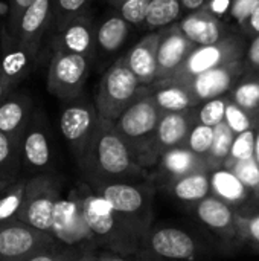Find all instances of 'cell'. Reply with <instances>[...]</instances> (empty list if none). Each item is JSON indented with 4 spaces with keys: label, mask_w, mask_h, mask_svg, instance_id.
<instances>
[{
    "label": "cell",
    "mask_w": 259,
    "mask_h": 261,
    "mask_svg": "<svg viewBox=\"0 0 259 261\" xmlns=\"http://www.w3.org/2000/svg\"><path fill=\"white\" fill-rule=\"evenodd\" d=\"M85 182H139L150 177L147 168L134 159L127 142L116 128L114 121L99 118L92 144L78 165Z\"/></svg>",
    "instance_id": "6da1fadb"
},
{
    "label": "cell",
    "mask_w": 259,
    "mask_h": 261,
    "mask_svg": "<svg viewBox=\"0 0 259 261\" xmlns=\"http://www.w3.org/2000/svg\"><path fill=\"white\" fill-rule=\"evenodd\" d=\"M60 245L50 232L14 220L0 226V261H26Z\"/></svg>",
    "instance_id": "30bf717a"
},
{
    "label": "cell",
    "mask_w": 259,
    "mask_h": 261,
    "mask_svg": "<svg viewBox=\"0 0 259 261\" xmlns=\"http://www.w3.org/2000/svg\"><path fill=\"white\" fill-rule=\"evenodd\" d=\"M211 194L229 205L237 214L249 216L259 211L258 199L226 167L211 171Z\"/></svg>",
    "instance_id": "2e32d148"
},
{
    "label": "cell",
    "mask_w": 259,
    "mask_h": 261,
    "mask_svg": "<svg viewBox=\"0 0 259 261\" xmlns=\"http://www.w3.org/2000/svg\"><path fill=\"white\" fill-rule=\"evenodd\" d=\"M84 219L99 249L118 252L124 257L137 254L147 237L136 225L121 216L113 206L92 190L87 182L76 185Z\"/></svg>",
    "instance_id": "7a4b0ae2"
},
{
    "label": "cell",
    "mask_w": 259,
    "mask_h": 261,
    "mask_svg": "<svg viewBox=\"0 0 259 261\" xmlns=\"http://www.w3.org/2000/svg\"><path fill=\"white\" fill-rule=\"evenodd\" d=\"M238 242L247 243L259 251V211L255 214H237Z\"/></svg>",
    "instance_id": "ab89813d"
},
{
    "label": "cell",
    "mask_w": 259,
    "mask_h": 261,
    "mask_svg": "<svg viewBox=\"0 0 259 261\" xmlns=\"http://www.w3.org/2000/svg\"><path fill=\"white\" fill-rule=\"evenodd\" d=\"M243 75L244 64L241 60L203 72L189 80L188 83H185V86L188 87V90L191 92L192 98L198 106L205 101L229 95V92L234 89V86Z\"/></svg>",
    "instance_id": "9a60e30c"
},
{
    "label": "cell",
    "mask_w": 259,
    "mask_h": 261,
    "mask_svg": "<svg viewBox=\"0 0 259 261\" xmlns=\"http://www.w3.org/2000/svg\"><path fill=\"white\" fill-rule=\"evenodd\" d=\"M258 3L259 0H229V12L241 24Z\"/></svg>",
    "instance_id": "ee69618b"
},
{
    "label": "cell",
    "mask_w": 259,
    "mask_h": 261,
    "mask_svg": "<svg viewBox=\"0 0 259 261\" xmlns=\"http://www.w3.org/2000/svg\"><path fill=\"white\" fill-rule=\"evenodd\" d=\"M99 248L98 246H95V245H90V246H87L84 251H82V254L79 255V258L76 261H98V254H99Z\"/></svg>",
    "instance_id": "bcb514c9"
},
{
    "label": "cell",
    "mask_w": 259,
    "mask_h": 261,
    "mask_svg": "<svg viewBox=\"0 0 259 261\" xmlns=\"http://www.w3.org/2000/svg\"><path fill=\"white\" fill-rule=\"evenodd\" d=\"M90 246V245H87ZM87 246H64L56 245L47 251H43L26 261H76Z\"/></svg>",
    "instance_id": "60d3db41"
},
{
    "label": "cell",
    "mask_w": 259,
    "mask_h": 261,
    "mask_svg": "<svg viewBox=\"0 0 259 261\" xmlns=\"http://www.w3.org/2000/svg\"><path fill=\"white\" fill-rule=\"evenodd\" d=\"M192 210L197 219L224 243L234 245L238 242L237 213L229 205L211 194Z\"/></svg>",
    "instance_id": "7402d4cb"
},
{
    "label": "cell",
    "mask_w": 259,
    "mask_h": 261,
    "mask_svg": "<svg viewBox=\"0 0 259 261\" xmlns=\"http://www.w3.org/2000/svg\"><path fill=\"white\" fill-rule=\"evenodd\" d=\"M229 98L249 115L259 119V76L244 73L229 92Z\"/></svg>",
    "instance_id": "f1b7e54d"
},
{
    "label": "cell",
    "mask_w": 259,
    "mask_h": 261,
    "mask_svg": "<svg viewBox=\"0 0 259 261\" xmlns=\"http://www.w3.org/2000/svg\"><path fill=\"white\" fill-rule=\"evenodd\" d=\"M246 37L241 32H232L229 37L223 38L218 43L208 44V46H197L183 64L172 73L169 81L185 84L194 76L208 72L211 69L241 61L246 54ZM165 81V80H163Z\"/></svg>",
    "instance_id": "52a82bcc"
},
{
    "label": "cell",
    "mask_w": 259,
    "mask_h": 261,
    "mask_svg": "<svg viewBox=\"0 0 259 261\" xmlns=\"http://www.w3.org/2000/svg\"><path fill=\"white\" fill-rule=\"evenodd\" d=\"M234 141H235V133L229 128V125L224 121L217 127H214V141L209 154L206 158V165L209 171L224 167V162L231 154Z\"/></svg>",
    "instance_id": "4dcf8cb0"
},
{
    "label": "cell",
    "mask_w": 259,
    "mask_h": 261,
    "mask_svg": "<svg viewBox=\"0 0 259 261\" xmlns=\"http://www.w3.org/2000/svg\"><path fill=\"white\" fill-rule=\"evenodd\" d=\"M160 118L162 112L153 99L151 87L143 86L136 101L114 121L134 159L147 170L154 168L153 144Z\"/></svg>",
    "instance_id": "3957f363"
},
{
    "label": "cell",
    "mask_w": 259,
    "mask_h": 261,
    "mask_svg": "<svg viewBox=\"0 0 259 261\" xmlns=\"http://www.w3.org/2000/svg\"><path fill=\"white\" fill-rule=\"evenodd\" d=\"M160 31L151 32L136 43L119 60L131 70L142 86H153L157 80V47Z\"/></svg>",
    "instance_id": "d4e9b609"
},
{
    "label": "cell",
    "mask_w": 259,
    "mask_h": 261,
    "mask_svg": "<svg viewBox=\"0 0 259 261\" xmlns=\"http://www.w3.org/2000/svg\"><path fill=\"white\" fill-rule=\"evenodd\" d=\"M197 46L191 43L180 31L179 24H171L160 31V41L157 47V80L163 81L172 76V73L183 64L188 55Z\"/></svg>",
    "instance_id": "ffe728a7"
},
{
    "label": "cell",
    "mask_w": 259,
    "mask_h": 261,
    "mask_svg": "<svg viewBox=\"0 0 259 261\" xmlns=\"http://www.w3.org/2000/svg\"><path fill=\"white\" fill-rule=\"evenodd\" d=\"M131 24L122 18L118 11L107 12L101 21L96 23L95 32V58L96 67L107 70L119 58L118 55L125 46V41L130 37Z\"/></svg>",
    "instance_id": "5bb4252c"
},
{
    "label": "cell",
    "mask_w": 259,
    "mask_h": 261,
    "mask_svg": "<svg viewBox=\"0 0 259 261\" xmlns=\"http://www.w3.org/2000/svg\"><path fill=\"white\" fill-rule=\"evenodd\" d=\"M255 161L259 165V119L256 122V141H255Z\"/></svg>",
    "instance_id": "f907efd6"
},
{
    "label": "cell",
    "mask_w": 259,
    "mask_h": 261,
    "mask_svg": "<svg viewBox=\"0 0 259 261\" xmlns=\"http://www.w3.org/2000/svg\"><path fill=\"white\" fill-rule=\"evenodd\" d=\"M61 188L63 180L53 173H43L27 177L18 220L35 229L50 232L53 211L61 199Z\"/></svg>",
    "instance_id": "8992f818"
},
{
    "label": "cell",
    "mask_w": 259,
    "mask_h": 261,
    "mask_svg": "<svg viewBox=\"0 0 259 261\" xmlns=\"http://www.w3.org/2000/svg\"><path fill=\"white\" fill-rule=\"evenodd\" d=\"M113 210L136 225L147 236L153 228L156 184L151 176L139 182H105L90 185Z\"/></svg>",
    "instance_id": "277c9868"
},
{
    "label": "cell",
    "mask_w": 259,
    "mask_h": 261,
    "mask_svg": "<svg viewBox=\"0 0 259 261\" xmlns=\"http://www.w3.org/2000/svg\"><path fill=\"white\" fill-rule=\"evenodd\" d=\"M98 261H128L127 257L113 252V251H107V249H101L98 254Z\"/></svg>",
    "instance_id": "7dc6e473"
},
{
    "label": "cell",
    "mask_w": 259,
    "mask_h": 261,
    "mask_svg": "<svg viewBox=\"0 0 259 261\" xmlns=\"http://www.w3.org/2000/svg\"><path fill=\"white\" fill-rule=\"evenodd\" d=\"M99 118L95 101H89L84 95L76 99L66 101L61 109L60 130L78 165L82 162L92 144Z\"/></svg>",
    "instance_id": "ba28073f"
},
{
    "label": "cell",
    "mask_w": 259,
    "mask_h": 261,
    "mask_svg": "<svg viewBox=\"0 0 259 261\" xmlns=\"http://www.w3.org/2000/svg\"><path fill=\"white\" fill-rule=\"evenodd\" d=\"M23 168L20 142L0 133V182H9L20 177Z\"/></svg>",
    "instance_id": "f546056e"
},
{
    "label": "cell",
    "mask_w": 259,
    "mask_h": 261,
    "mask_svg": "<svg viewBox=\"0 0 259 261\" xmlns=\"http://www.w3.org/2000/svg\"><path fill=\"white\" fill-rule=\"evenodd\" d=\"M27 177H18L9 182H0V226L18 220L24 199Z\"/></svg>",
    "instance_id": "83f0119b"
},
{
    "label": "cell",
    "mask_w": 259,
    "mask_h": 261,
    "mask_svg": "<svg viewBox=\"0 0 259 261\" xmlns=\"http://www.w3.org/2000/svg\"><path fill=\"white\" fill-rule=\"evenodd\" d=\"M142 84L131 70L118 60L102 75L95 96V106L101 118L118 121V118L136 101Z\"/></svg>",
    "instance_id": "5b68a950"
},
{
    "label": "cell",
    "mask_w": 259,
    "mask_h": 261,
    "mask_svg": "<svg viewBox=\"0 0 259 261\" xmlns=\"http://www.w3.org/2000/svg\"><path fill=\"white\" fill-rule=\"evenodd\" d=\"M15 87V84L14 83H11L8 78H5L2 73H0V101L12 90Z\"/></svg>",
    "instance_id": "681fc988"
},
{
    "label": "cell",
    "mask_w": 259,
    "mask_h": 261,
    "mask_svg": "<svg viewBox=\"0 0 259 261\" xmlns=\"http://www.w3.org/2000/svg\"><path fill=\"white\" fill-rule=\"evenodd\" d=\"M20 150L23 168L27 173L34 176L50 173L53 165V147L50 130L43 112H34L32 119L23 133Z\"/></svg>",
    "instance_id": "7c38bea8"
},
{
    "label": "cell",
    "mask_w": 259,
    "mask_h": 261,
    "mask_svg": "<svg viewBox=\"0 0 259 261\" xmlns=\"http://www.w3.org/2000/svg\"><path fill=\"white\" fill-rule=\"evenodd\" d=\"M224 167L231 170L259 200V165L256 164L255 158L247 161L226 162Z\"/></svg>",
    "instance_id": "e575fe53"
},
{
    "label": "cell",
    "mask_w": 259,
    "mask_h": 261,
    "mask_svg": "<svg viewBox=\"0 0 259 261\" xmlns=\"http://www.w3.org/2000/svg\"><path fill=\"white\" fill-rule=\"evenodd\" d=\"M34 112L32 99L26 92L11 90L0 101V133L21 142Z\"/></svg>",
    "instance_id": "cb8c5ba5"
},
{
    "label": "cell",
    "mask_w": 259,
    "mask_h": 261,
    "mask_svg": "<svg viewBox=\"0 0 259 261\" xmlns=\"http://www.w3.org/2000/svg\"><path fill=\"white\" fill-rule=\"evenodd\" d=\"M53 26V0H35L23 14L14 43L37 57L46 31Z\"/></svg>",
    "instance_id": "ac0fdd59"
},
{
    "label": "cell",
    "mask_w": 259,
    "mask_h": 261,
    "mask_svg": "<svg viewBox=\"0 0 259 261\" xmlns=\"http://www.w3.org/2000/svg\"><path fill=\"white\" fill-rule=\"evenodd\" d=\"M95 32L96 23L89 12L81 14L70 20L63 29L53 35V52H69L87 57L93 61L95 58Z\"/></svg>",
    "instance_id": "e0dca14e"
},
{
    "label": "cell",
    "mask_w": 259,
    "mask_h": 261,
    "mask_svg": "<svg viewBox=\"0 0 259 261\" xmlns=\"http://www.w3.org/2000/svg\"><path fill=\"white\" fill-rule=\"evenodd\" d=\"M224 122L229 125V128L237 135L244 133L250 128H253L258 122L256 118H253L252 115H249L244 109H241L240 106H237L235 102L231 101L229 98V104L226 107V116H224Z\"/></svg>",
    "instance_id": "f35d334b"
},
{
    "label": "cell",
    "mask_w": 259,
    "mask_h": 261,
    "mask_svg": "<svg viewBox=\"0 0 259 261\" xmlns=\"http://www.w3.org/2000/svg\"><path fill=\"white\" fill-rule=\"evenodd\" d=\"M92 0H53V28L63 29L75 17L89 12Z\"/></svg>",
    "instance_id": "836d02e7"
},
{
    "label": "cell",
    "mask_w": 259,
    "mask_h": 261,
    "mask_svg": "<svg viewBox=\"0 0 259 261\" xmlns=\"http://www.w3.org/2000/svg\"><path fill=\"white\" fill-rule=\"evenodd\" d=\"M255 141H256V125L244 133L235 136L231 154L226 162H237V161H247L255 158ZM224 162V164H226Z\"/></svg>",
    "instance_id": "8d00e7d4"
},
{
    "label": "cell",
    "mask_w": 259,
    "mask_h": 261,
    "mask_svg": "<svg viewBox=\"0 0 259 261\" xmlns=\"http://www.w3.org/2000/svg\"><path fill=\"white\" fill-rule=\"evenodd\" d=\"M197 124V115L195 107L185 110V112H176V113H163L160 118V122L156 130L154 144H153V161L154 167L159 161V158L176 147L185 145L192 127Z\"/></svg>",
    "instance_id": "d6986e66"
},
{
    "label": "cell",
    "mask_w": 259,
    "mask_h": 261,
    "mask_svg": "<svg viewBox=\"0 0 259 261\" xmlns=\"http://www.w3.org/2000/svg\"><path fill=\"white\" fill-rule=\"evenodd\" d=\"M229 104V95H223L209 101H205L195 107L197 124H203L208 127H217L224 121L226 107Z\"/></svg>",
    "instance_id": "d6a6232c"
},
{
    "label": "cell",
    "mask_w": 259,
    "mask_h": 261,
    "mask_svg": "<svg viewBox=\"0 0 259 261\" xmlns=\"http://www.w3.org/2000/svg\"><path fill=\"white\" fill-rule=\"evenodd\" d=\"M243 64H244L246 75L259 76V35L252 38L250 43L247 44V49H246V54L243 58Z\"/></svg>",
    "instance_id": "7bdbcfd3"
},
{
    "label": "cell",
    "mask_w": 259,
    "mask_h": 261,
    "mask_svg": "<svg viewBox=\"0 0 259 261\" xmlns=\"http://www.w3.org/2000/svg\"><path fill=\"white\" fill-rule=\"evenodd\" d=\"M50 234L60 245L64 246L95 245L93 236L84 219L81 196L76 187L66 197L58 200L52 217Z\"/></svg>",
    "instance_id": "8fae6325"
},
{
    "label": "cell",
    "mask_w": 259,
    "mask_h": 261,
    "mask_svg": "<svg viewBox=\"0 0 259 261\" xmlns=\"http://www.w3.org/2000/svg\"><path fill=\"white\" fill-rule=\"evenodd\" d=\"M212 141H214V127L195 124L185 142V147H188L197 156L206 159L212 147Z\"/></svg>",
    "instance_id": "d590c367"
},
{
    "label": "cell",
    "mask_w": 259,
    "mask_h": 261,
    "mask_svg": "<svg viewBox=\"0 0 259 261\" xmlns=\"http://www.w3.org/2000/svg\"><path fill=\"white\" fill-rule=\"evenodd\" d=\"M150 3L151 0H118L116 11L131 26H140L145 23Z\"/></svg>",
    "instance_id": "74e56055"
},
{
    "label": "cell",
    "mask_w": 259,
    "mask_h": 261,
    "mask_svg": "<svg viewBox=\"0 0 259 261\" xmlns=\"http://www.w3.org/2000/svg\"><path fill=\"white\" fill-rule=\"evenodd\" d=\"M159 261H191L198 252V245L191 234L180 228H151L139 251Z\"/></svg>",
    "instance_id": "4fadbf2b"
},
{
    "label": "cell",
    "mask_w": 259,
    "mask_h": 261,
    "mask_svg": "<svg viewBox=\"0 0 259 261\" xmlns=\"http://www.w3.org/2000/svg\"><path fill=\"white\" fill-rule=\"evenodd\" d=\"M182 8L180 0H151L145 24L150 28H168L171 23L176 24Z\"/></svg>",
    "instance_id": "1f68e13d"
},
{
    "label": "cell",
    "mask_w": 259,
    "mask_h": 261,
    "mask_svg": "<svg viewBox=\"0 0 259 261\" xmlns=\"http://www.w3.org/2000/svg\"><path fill=\"white\" fill-rule=\"evenodd\" d=\"M154 168H156V171L150 176L154 180L157 188L159 187L165 188L168 184H171L180 177H185L194 171L209 170L206 165V159L197 156L194 151H191L185 145L165 151L159 158Z\"/></svg>",
    "instance_id": "44dd1931"
},
{
    "label": "cell",
    "mask_w": 259,
    "mask_h": 261,
    "mask_svg": "<svg viewBox=\"0 0 259 261\" xmlns=\"http://www.w3.org/2000/svg\"><path fill=\"white\" fill-rule=\"evenodd\" d=\"M240 32L247 38L252 40L259 35V3L252 9L247 18L240 24Z\"/></svg>",
    "instance_id": "f6af8a7d"
},
{
    "label": "cell",
    "mask_w": 259,
    "mask_h": 261,
    "mask_svg": "<svg viewBox=\"0 0 259 261\" xmlns=\"http://www.w3.org/2000/svg\"><path fill=\"white\" fill-rule=\"evenodd\" d=\"M92 60L69 52H53L47 70V90L63 102L84 95Z\"/></svg>",
    "instance_id": "9c48e42d"
},
{
    "label": "cell",
    "mask_w": 259,
    "mask_h": 261,
    "mask_svg": "<svg viewBox=\"0 0 259 261\" xmlns=\"http://www.w3.org/2000/svg\"><path fill=\"white\" fill-rule=\"evenodd\" d=\"M35 0H9V14H8V32L9 37L14 38L17 34L18 23L26 12V9L34 3Z\"/></svg>",
    "instance_id": "b9f144b4"
},
{
    "label": "cell",
    "mask_w": 259,
    "mask_h": 261,
    "mask_svg": "<svg viewBox=\"0 0 259 261\" xmlns=\"http://www.w3.org/2000/svg\"><path fill=\"white\" fill-rule=\"evenodd\" d=\"M180 3L186 11L194 12V11H200V9L206 8L208 0H180Z\"/></svg>",
    "instance_id": "c3c4849f"
},
{
    "label": "cell",
    "mask_w": 259,
    "mask_h": 261,
    "mask_svg": "<svg viewBox=\"0 0 259 261\" xmlns=\"http://www.w3.org/2000/svg\"><path fill=\"white\" fill-rule=\"evenodd\" d=\"M169 196L182 203L195 206L203 199L211 196V171L198 170L185 177H180L163 188Z\"/></svg>",
    "instance_id": "484cf974"
},
{
    "label": "cell",
    "mask_w": 259,
    "mask_h": 261,
    "mask_svg": "<svg viewBox=\"0 0 259 261\" xmlns=\"http://www.w3.org/2000/svg\"><path fill=\"white\" fill-rule=\"evenodd\" d=\"M151 87L153 99L159 110L163 113H176V112H185L192 107H197L195 99L192 98L191 92L185 84L174 83L169 80L154 83Z\"/></svg>",
    "instance_id": "4316f807"
},
{
    "label": "cell",
    "mask_w": 259,
    "mask_h": 261,
    "mask_svg": "<svg viewBox=\"0 0 259 261\" xmlns=\"http://www.w3.org/2000/svg\"><path fill=\"white\" fill-rule=\"evenodd\" d=\"M177 24L185 37L195 46L218 43L234 32L217 17V14L211 12L206 8L189 12Z\"/></svg>",
    "instance_id": "603a6c76"
}]
</instances>
